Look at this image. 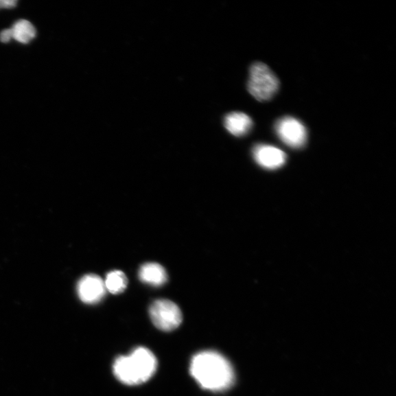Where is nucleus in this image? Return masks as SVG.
Instances as JSON below:
<instances>
[{"mask_svg": "<svg viewBox=\"0 0 396 396\" xmlns=\"http://www.w3.org/2000/svg\"><path fill=\"white\" fill-rule=\"evenodd\" d=\"M190 372L202 388L211 391H223L234 382L231 363L216 351L198 353L191 362Z\"/></svg>", "mask_w": 396, "mask_h": 396, "instance_id": "f257e3e1", "label": "nucleus"}, {"mask_svg": "<svg viewBox=\"0 0 396 396\" xmlns=\"http://www.w3.org/2000/svg\"><path fill=\"white\" fill-rule=\"evenodd\" d=\"M157 362L153 353L143 347L137 348L128 356L117 358L113 366L115 376L127 385L145 382L156 372Z\"/></svg>", "mask_w": 396, "mask_h": 396, "instance_id": "f03ea898", "label": "nucleus"}, {"mask_svg": "<svg viewBox=\"0 0 396 396\" xmlns=\"http://www.w3.org/2000/svg\"><path fill=\"white\" fill-rule=\"evenodd\" d=\"M279 80L273 71L262 62H255L250 70L248 89L259 102L270 100L279 89Z\"/></svg>", "mask_w": 396, "mask_h": 396, "instance_id": "7ed1b4c3", "label": "nucleus"}, {"mask_svg": "<svg viewBox=\"0 0 396 396\" xmlns=\"http://www.w3.org/2000/svg\"><path fill=\"white\" fill-rule=\"evenodd\" d=\"M154 325L165 331H172L180 325L182 314L178 306L168 299H159L149 310Z\"/></svg>", "mask_w": 396, "mask_h": 396, "instance_id": "20e7f679", "label": "nucleus"}, {"mask_svg": "<svg viewBox=\"0 0 396 396\" xmlns=\"http://www.w3.org/2000/svg\"><path fill=\"white\" fill-rule=\"evenodd\" d=\"M275 130L281 140L288 146L293 148H303L307 139L305 126L292 117H284L278 120Z\"/></svg>", "mask_w": 396, "mask_h": 396, "instance_id": "39448f33", "label": "nucleus"}, {"mask_svg": "<svg viewBox=\"0 0 396 396\" xmlns=\"http://www.w3.org/2000/svg\"><path fill=\"white\" fill-rule=\"evenodd\" d=\"M78 289L81 301L87 304L99 303L106 293L104 282L101 277L95 275L82 278Z\"/></svg>", "mask_w": 396, "mask_h": 396, "instance_id": "423d86ee", "label": "nucleus"}, {"mask_svg": "<svg viewBox=\"0 0 396 396\" xmlns=\"http://www.w3.org/2000/svg\"><path fill=\"white\" fill-rule=\"evenodd\" d=\"M255 162L265 169L276 170L284 165L286 155L282 150L272 145H256L253 151Z\"/></svg>", "mask_w": 396, "mask_h": 396, "instance_id": "0eeeda50", "label": "nucleus"}, {"mask_svg": "<svg viewBox=\"0 0 396 396\" xmlns=\"http://www.w3.org/2000/svg\"><path fill=\"white\" fill-rule=\"evenodd\" d=\"M224 126L232 135L242 137L248 135L253 125L251 117L243 113L234 112L224 117Z\"/></svg>", "mask_w": 396, "mask_h": 396, "instance_id": "6e6552de", "label": "nucleus"}, {"mask_svg": "<svg viewBox=\"0 0 396 396\" xmlns=\"http://www.w3.org/2000/svg\"><path fill=\"white\" fill-rule=\"evenodd\" d=\"M140 279L153 286H161L167 282V275L164 267L156 263H148L139 271Z\"/></svg>", "mask_w": 396, "mask_h": 396, "instance_id": "1a4fd4ad", "label": "nucleus"}, {"mask_svg": "<svg viewBox=\"0 0 396 396\" xmlns=\"http://www.w3.org/2000/svg\"><path fill=\"white\" fill-rule=\"evenodd\" d=\"M13 39L21 43V44L27 45L36 36V29L25 19H20L16 21L12 28Z\"/></svg>", "mask_w": 396, "mask_h": 396, "instance_id": "9d476101", "label": "nucleus"}, {"mask_svg": "<svg viewBox=\"0 0 396 396\" xmlns=\"http://www.w3.org/2000/svg\"><path fill=\"white\" fill-rule=\"evenodd\" d=\"M128 280L126 275L121 271H113L106 275L104 282L106 290L111 294L122 293L126 288Z\"/></svg>", "mask_w": 396, "mask_h": 396, "instance_id": "9b49d317", "label": "nucleus"}, {"mask_svg": "<svg viewBox=\"0 0 396 396\" xmlns=\"http://www.w3.org/2000/svg\"><path fill=\"white\" fill-rule=\"evenodd\" d=\"M13 39V34L12 28L3 30L1 33H0V41L7 44L10 40Z\"/></svg>", "mask_w": 396, "mask_h": 396, "instance_id": "f8f14e48", "label": "nucleus"}, {"mask_svg": "<svg viewBox=\"0 0 396 396\" xmlns=\"http://www.w3.org/2000/svg\"><path fill=\"white\" fill-rule=\"evenodd\" d=\"M16 5V0H0V9H12Z\"/></svg>", "mask_w": 396, "mask_h": 396, "instance_id": "ddd939ff", "label": "nucleus"}]
</instances>
